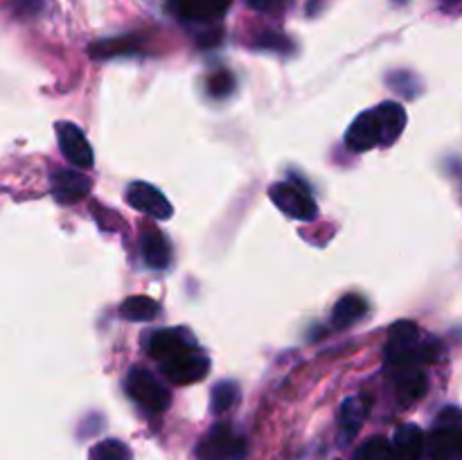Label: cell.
<instances>
[{"instance_id":"obj_18","label":"cell","mask_w":462,"mask_h":460,"mask_svg":"<svg viewBox=\"0 0 462 460\" xmlns=\"http://www.w3.org/2000/svg\"><path fill=\"white\" fill-rule=\"evenodd\" d=\"M365 311H368V302H365L364 296L359 293H347L334 307L332 320L338 327H347V325L356 323L359 318H364Z\"/></svg>"},{"instance_id":"obj_9","label":"cell","mask_w":462,"mask_h":460,"mask_svg":"<svg viewBox=\"0 0 462 460\" xmlns=\"http://www.w3.org/2000/svg\"><path fill=\"white\" fill-rule=\"evenodd\" d=\"M346 144L350 152L355 153H364L374 149L377 144H382V131H379V122H377V113L365 111L356 117L355 122L350 124L346 133Z\"/></svg>"},{"instance_id":"obj_15","label":"cell","mask_w":462,"mask_h":460,"mask_svg":"<svg viewBox=\"0 0 462 460\" xmlns=\"http://www.w3.org/2000/svg\"><path fill=\"white\" fill-rule=\"evenodd\" d=\"M379 122V131H382V147L395 143L402 135L406 126V111L402 104L397 102H383L374 108Z\"/></svg>"},{"instance_id":"obj_21","label":"cell","mask_w":462,"mask_h":460,"mask_svg":"<svg viewBox=\"0 0 462 460\" xmlns=\"http://www.w3.org/2000/svg\"><path fill=\"white\" fill-rule=\"evenodd\" d=\"M88 460H134L131 449L120 440H102L90 449Z\"/></svg>"},{"instance_id":"obj_13","label":"cell","mask_w":462,"mask_h":460,"mask_svg":"<svg viewBox=\"0 0 462 460\" xmlns=\"http://www.w3.org/2000/svg\"><path fill=\"white\" fill-rule=\"evenodd\" d=\"M144 264L152 269H167L171 262V244L158 228H147L140 237Z\"/></svg>"},{"instance_id":"obj_11","label":"cell","mask_w":462,"mask_h":460,"mask_svg":"<svg viewBox=\"0 0 462 460\" xmlns=\"http://www.w3.org/2000/svg\"><path fill=\"white\" fill-rule=\"evenodd\" d=\"M90 180L88 176L79 174L75 170H57L52 176V194L59 203L70 206L81 201L88 194Z\"/></svg>"},{"instance_id":"obj_1","label":"cell","mask_w":462,"mask_h":460,"mask_svg":"<svg viewBox=\"0 0 462 460\" xmlns=\"http://www.w3.org/2000/svg\"><path fill=\"white\" fill-rule=\"evenodd\" d=\"M125 388L126 395L138 406L147 409L149 413H162L171 401L170 391L144 368H131L125 379Z\"/></svg>"},{"instance_id":"obj_23","label":"cell","mask_w":462,"mask_h":460,"mask_svg":"<svg viewBox=\"0 0 462 460\" xmlns=\"http://www.w3.org/2000/svg\"><path fill=\"white\" fill-rule=\"evenodd\" d=\"M355 460H393L391 442L382 436L370 437V440H365L364 445L356 449Z\"/></svg>"},{"instance_id":"obj_25","label":"cell","mask_w":462,"mask_h":460,"mask_svg":"<svg viewBox=\"0 0 462 460\" xmlns=\"http://www.w3.org/2000/svg\"><path fill=\"white\" fill-rule=\"evenodd\" d=\"M248 5H251L253 9H257V12H271V9H275V5L280 3V0H246Z\"/></svg>"},{"instance_id":"obj_17","label":"cell","mask_w":462,"mask_h":460,"mask_svg":"<svg viewBox=\"0 0 462 460\" xmlns=\"http://www.w3.org/2000/svg\"><path fill=\"white\" fill-rule=\"evenodd\" d=\"M365 419V404L359 397H347L341 404V415H338V424H341V440L350 442L352 437L359 433L361 424Z\"/></svg>"},{"instance_id":"obj_10","label":"cell","mask_w":462,"mask_h":460,"mask_svg":"<svg viewBox=\"0 0 462 460\" xmlns=\"http://www.w3.org/2000/svg\"><path fill=\"white\" fill-rule=\"evenodd\" d=\"M393 370H395L397 400H400L402 404L411 406L427 395L429 379H427V374H424L422 365L404 363V365H397V368H393Z\"/></svg>"},{"instance_id":"obj_26","label":"cell","mask_w":462,"mask_h":460,"mask_svg":"<svg viewBox=\"0 0 462 460\" xmlns=\"http://www.w3.org/2000/svg\"><path fill=\"white\" fill-rule=\"evenodd\" d=\"M440 3H445V5H456V3H460V0H440Z\"/></svg>"},{"instance_id":"obj_6","label":"cell","mask_w":462,"mask_h":460,"mask_svg":"<svg viewBox=\"0 0 462 460\" xmlns=\"http://www.w3.org/2000/svg\"><path fill=\"white\" fill-rule=\"evenodd\" d=\"M192 345H197V343H194V336L183 327L158 329V332L149 334L147 343H144L147 354L152 356V359H156L158 363H162V361H167L170 356L179 354V352H183L185 347H192Z\"/></svg>"},{"instance_id":"obj_2","label":"cell","mask_w":462,"mask_h":460,"mask_svg":"<svg viewBox=\"0 0 462 460\" xmlns=\"http://www.w3.org/2000/svg\"><path fill=\"white\" fill-rule=\"evenodd\" d=\"M269 197L280 210L287 216H293V219L310 221L314 219L319 207H316V201L311 198V194L307 192L305 185L300 180H282V183H273L269 188Z\"/></svg>"},{"instance_id":"obj_24","label":"cell","mask_w":462,"mask_h":460,"mask_svg":"<svg viewBox=\"0 0 462 460\" xmlns=\"http://www.w3.org/2000/svg\"><path fill=\"white\" fill-rule=\"evenodd\" d=\"M233 88H235V79H233V75H230V72H226V70L215 72V75L208 79V93H210L212 97H217V99L228 97V95L233 93Z\"/></svg>"},{"instance_id":"obj_4","label":"cell","mask_w":462,"mask_h":460,"mask_svg":"<svg viewBox=\"0 0 462 460\" xmlns=\"http://www.w3.org/2000/svg\"><path fill=\"white\" fill-rule=\"evenodd\" d=\"M161 370L171 383L189 386V383H197L201 382V379H206L208 370H210V359L206 356V352L199 350L197 345H192L185 347L179 354L170 356L167 361H162Z\"/></svg>"},{"instance_id":"obj_22","label":"cell","mask_w":462,"mask_h":460,"mask_svg":"<svg viewBox=\"0 0 462 460\" xmlns=\"http://www.w3.org/2000/svg\"><path fill=\"white\" fill-rule=\"evenodd\" d=\"M239 400V388L233 382H221L217 383L215 391H212V401L210 409L212 413H226V410L233 409Z\"/></svg>"},{"instance_id":"obj_8","label":"cell","mask_w":462,"mask_h":460,"mask_svg":"<svg viewBox=\"0 0 462 460\" xmlns=\"http://www.w3.org/2000/svg\"><path fill=\"white\" fill-rule=\"evenodd\" d=\"M126 201L131 207L156 216V219H170L171 216V203L167 201L161 189L149 183H131L126 189Z\"/></svg>"},{"instance_id":"obj_7","label":"cell","mask_w":462,"mask_h":460,"mask_svg":"<svg viewBox=\"0 0 462 460\" xmlns=\"http://www.w3.org/2000/svg\"><path fill=\"white\" fill-rule=\"evenodd\" d=\"M233 0H170L174 16L188 23H215L228 12Z\"/></svg>"},{"instance_id":"obj_5","label":"cell","mask_w":462,"mask_h":460,"mask_svg":"<svg viewBox=\"0 0 462 460\" xmlns=\"http://www.w3.org/2000/svg\"><path fill=\"white\" fill-rule=\"evenodd\" d=\"M57 138L59 149L70 161V165L79 167V170H90L93 167V147L88 144L79 126L72 124V122H59Z\"/></svg>"},{"instance_id":"obj_20","label":"cell","mask_w":462,"mask_h":460,"mask_svg":"<svg viewBox=\"0 0 462 460\" xmlns=\"http://www.w3.org/2000/svg\"><path fill=\"white\" fill-rule=\"evenodd\" d=\"M138 52V43L131 36H120V39L99 41V43L90 45V57L95 59H111L117 54H134Z\"/></svg>"},{"instance_id":"obj_12","label":"cell","mask_w":462,"mask_h":460,"mask_svg":"<svg viewBox=\"0 0 462 460\" xmlns=\"http://www.w3.org/2000/svg\"><path fill=\"white\" fill-rule=\"evenodd\" d=\"M429 455L433 460H454L462 455V424H438L433 436L429 437Z\"/></svg>"},{"instance_id":"obj_27","label":"cell","mask_w":462,"mask_h":460,"mask_svg":"<svg viewBox=\"0 0 462 460\" xmlns=\"http://www.w3.org/2000/svg\"><path fill=\"white\" fill-rule=\"evenodd\" d=\"M397 5H404V3H409V0H395Z\"/></svg>"},{"instance_id":"obj_19","label":"cell","mask_w":462,"mask_h":460,"mask_svg":"<svg viewBox=\"0 0 462 460\" xmlns=\"http://www.w3.org/2000/svg\"><path fill=\"white\" fill-rule=\"evenodd\" d=\"M120 314L126 320H134V323H147V320H153L161 314V307L149 296H131L122 302Z\"/></svg>"},{"instance_id":"obj_16","label":"cell","mask_w":462,"mask_h":460,"mask_svg":"<svg viewBox=\"0 0 462 460\" xmlns=\"http://www.w3.org/2000/svg\"><path fill=\"white\" fill-rule=\"evenodd\" d=\"M420 345V329L411 320H400L393 325L386 343V361H395L404 356L406 352L415 350Z\"/></svg>"},{"instance_id":"obj_3","label":"cell","mask_w":462,"mask_h":460,"mask_svg":"<svg viewBox=\"0 0 462 460\" xmlns=\"http://www.w3.org/2000/svg\"><path fill=\"white\" fill-rule=\"evenodd\" d=\"M199 460H244L246 458V440L230 424H219L212 428L201 445L197 446Z\"/></svg>"},{"instance_id":"obj_14","label":"cell","mask_w":462,"mask_h":460,"mask_svg":"<svg viewBox=\"0 0 462 460\" xmlns=\"http://www.w3.org/2000/svg\"><path fill=\"white\" fill-rule=\"evenodd\" d=\"M393 460H420L424 451V433L415 424H404L395 431L391 442Z\"/></svg>"}]
</instances>
